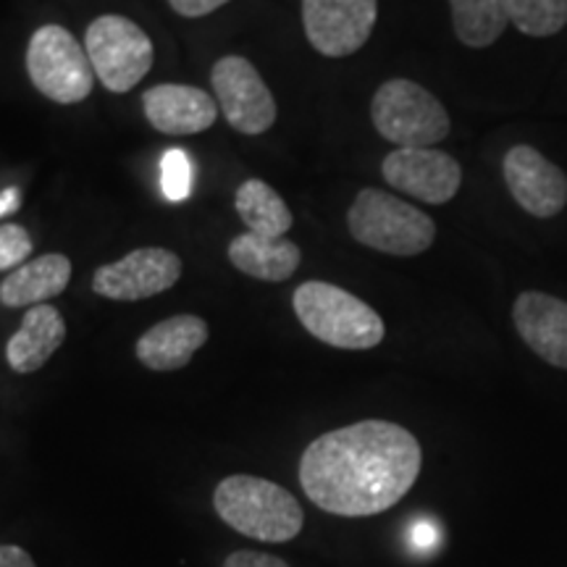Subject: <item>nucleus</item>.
Wrapping results in <instances>:
<instances>
[{
	"label": "nucleus",
	"mask_w": 567,
	"mask_h": 567,
	"mask_svg": "<svg viewBox=\"0 0 567 567\" xmlns=\"http://www.w3.org/2000/svg\"><path fill=\"white\" fill-rule=\"evenodd\" d=\"M237 213L243 218L245 229L260 237L281 239L292 229V210L284 203V197L276 193L271 184L260 179H247L237 189Z\"/></svg>",
	"instance_id": "obj_19"
},
{
	"label": "nucleus",
	"mask_w": 567,
	"mask_h": 567,
	"mask_svg": "<svg viewBox=\"0 0 567 567\" xmlns=\"http://www.w3.org/2000/svg\"><path fill=\"white\" fill-rule=\"evenodd\" d=\"M292 308L302 329L337 350H373L384 342L386 326L371 305L326 281L295 289Z\"/></svg>",
	"instance_id": "obj_3"
},
{
	"label": "nucleus",
	"mask_w": 567,
	"mask_h": 567,
	"mask_svg": "<svg viewBox=\"0 0 567 567\" xmlns=\"http://www.w3.org/2000/svg\"><path fill=\"white\" fill-rule=\"evenodd\" d=\"M224 567H289L281 557L266 555V551L255 549H239L234 555L226 557Z\"/></svg>",
	"instance_id": "obj_24"
},
{
	"label": "nucleus",
	"mask_w": 567,
	"mask_h": 567,
	"mask_svg": "<svg viewBox=\"0 0 567 567\" xmlns=\"http://www.w3.org/2000/svg\"><path fill=\"white\" fill-rule=\"evenodd\" d=\"M84 51L90 55L92 71L111 92H130L145 80L153 69V40L118 13L97 17L84 34Z\"/></svg>",
	"instance_id": "obj_7"
},
{
	"label": "nucleus",
	"mask_w": 567,
	"mask_h": 567,
	"mask_svg": "<svg viewBox=\"0 0 567 567\" xmlns=\"http://www.w3.org/2000/svg\"><path fill=\"white\" fill-rule=\"evenodd\" d=\"M27 74L48 101L59 105L82 103L95 84L87 51L59 24H45L32 34L27 48Z\"/></svg>",
	"instance_id": "obj_6"
},
{
	"label": "nucleus",
	"mask_w": 567,
	"mask_h": 567,
	"mask_svg": "<svg viewBox=\"0 0 567 567\" xmlns=\"http://www.w3.org/2000/svg\"><path fill=\"white\" fill-rule=\"evenodd\" d=\"M0 567H38L30 551L17 547V544H0Z\"/></svg>",
	"instance_id": "obj_27"
},
{
	"label": "nucleus",
	"mask_w": 567,
	"mask_h": 567,
	"mask_svg": "<svg viewBox=\"0 0 567 567\" xmlns=\"http://www.w3.org/2000/svg\"><path fill=\"white\" fill-rule=\"evenodd\" d=\"M517 334L544 363L567 371V302L547 292H523L513 305Z\"/></svg>",
	"instance_id": "obj_14"
},
{
	"label": "nucleus",
	"mask_w": 567,
	"mask_h": 567,
	"mask_svg": "<svg viewBox=\"0 0 567 567\" xmlns=\"http://www.w3.org/2000/svg\"><path fill=\"white\" fill-rule=\"evenodd\" d=\"M381 174L394 189L429 205H444L460 193L463 168L436 147H396L381 163Z\"/></svg>",
	"instance_id": "obj_11"
},
{
	"label": "nucleus",
	"mask_w": 567,
	"mask_h": 567,
	"mask_svg": "<svg viewBox=\"0 0 567 567\" xmlns=\"http://www.w3.org/2000/svg\"><path fill=\"white\" fill-rule=\"evenodd\" d=\"M423 465L417 439L392 421H360L318 436L300 460L302 492L323 513H386L415 486Z\"/></svg>",
	"instance_id": "obj_1"
},
{
	"label": "nucleus",
	"mask_w": 567,
	"mask_h": 567,
	"mask_svg": "<svg viewBox=\"0 0 567 567\" xmlns=\"http://www.w3.org/2000/svg\"><path fill=\"white\" fill-rule=\"evenodd\" d=\"M229 260L239 274L252 276L260 281H287L300 268L302 252L287 237H260V234L245 231L231 239Z\"/></svg>",
	"instance_id": "obj_18"
},
{
	"label": "nucleus",
	"mask_w": 567,
	"mask_h": 567,
	"mask_svg": "<svg viewBox=\"0 0 567 567\" xmlns=\"http://www.w3.org/2000/svg\"><path fill=\"white\" fill-rule=\"evenodd\" d=\"M218 111L231 130L247 137L266 134L276 124V101L258 69L243 55H224L210 71Z\"/></svg>",
	"instance_id": "obj_8"
},
{
	"label": "nucleus",
	"mask_w": 567,
	"mask_h": 567,
	"mask_svg": "<svg viewBox=\"0 0 567 567\" xmlns=\"http://www.w3.org/2000/svg\"><path fill=\"white\" fill-rule=\"evenodd\" d=\"M142 111L153 130L168 137L200 134L218 118L216 97L189 84H155L142 95Z\"/></svg>",
	"instance_id": "obj_13"
},
{
	"label": "nucleus",
	"mask_w": 567,
	"mask_h": 567,
	"mask_svg": "<svg viewBox=\"0 0 567 567\" xmlns=\"http://www.w3.org/2000/svg\"><path fill=\"white\" fill-rule=\"evenodd\" d=\"M193 161L189 155L179 151V147H172V151L163 153L161 158V189L163 197L168 203H184L193 193Z\"/></svg>",
	"instance_id": "obj_22"
},
{
	"label": "nucleus",
	"mask_w": 567,
	"mask_h": 567,
	"mask_svg": "<svg viewBox=\"0 0 567 567\" xmlns=\"http://www.w3.org/2000/svg\"><path fill=\"white\" fill-rule=\"evenodd\" d=\"M507 17L528 38H551L567 24V0H507Z\"/></svg>",
	"instance_id": "obj_21"
},
{
	"label": "nucleus",
	"mask_w": 567,
	"mask_h": 567,
	"mask_svg": "<svg viewBox=\"0 0 567 567\" xmlns=\"http://www.w3.org/2000/svg\"><path fill=\"white\" fill-rule=\"evenodd\" d=\"M410 542L415 544V549H434L439 544V528L429 520L415 523L413 530H410Z\"/></svg>",
	"instance_id": "obj_26"
},
{
	"label": "nucleus",
	"mask_w": 567,
	"mask_h": 567,
	"mask_svg": "<svg viewBox=\"0 0 567 567\" xmlns=\"http://www.w3.org/2000/svg\"><path fill=\"white\" fill-rule=\"evenodd\" d=\"M19 208H21V195L17 187H9L6 193H0V218L11 216V213H17Z\"/></svg>",
	"instance_id": "obj_28"
},
{
	"label": "nucleus",
	"mask_w": 567,
	"mask_h": 567,
	"mask_svg": "<svg viewBox=\"0 0 567 567\" xmlns=\"http://www.w3.org/2000/svg\"><path fill=\"white\" fill-rule=\"evenodd\" d=\"M347 229L354 243L396 258L421 255L436 239L434 218L375 187L360 189L354 197L347 213Z\"/></svg>",
	"instance_id": "obj_4"
},
{
	"label": "nucleus",
	"mask_w": 567,
	"mask_h": 567,
	"mask_svg": "<svg viewBox=\"0 0 567 567\" xmlns=\"http://www.w3.org/2000/svg\"><path fill=\"white\" fill-rule=\"evenodd\" d=\"M182 279L179 255L166 247H140L116 264L101 266L92 279V289L101 297L118 302H137L168 292Z\"/></svg>",
	"instance_id": "obj_10"
},
{
	"label": "nucleus",
	"mask_w": 567,
	"mask_h": 567,
	"mask_svg": "<svg viewBox=\"0 0 567 567\" xmlns=\"http://www.w3.org/2000/svg\"><path fill=\"white\" fill-rule=\"evenodd\" d=\"M452 27L467 48H488L509 24L507 0H450Z\"/></svg>",
	"instance_id": "obj_20"
},
{
	"label": "nucleus",
	"mask_w": 567,
	"mask_h": 567,
	"mask_svg": "<svg viewBox=\"0 0 567 567\" xmlns=\"http://www.w3.org/2000/svg\"><path fill=\"white\" fill-rule=\"evenodd\" d=\"M66 339V321L53 305H34L21 318L19 331L9 339L6 360L13 373L40 371Z\"/></svg>",
	"instance_id": "obj_16"
},
{
	"label": "nucleus",
	"mask_w": 567,
	"mask_h": 567,
	"mask_svg": "<svg viewBox=\"0 0 567 567\" xmlns=\"http://www.w3.org/2000/svg\"><path fill=\"white\" fill-rule=\"evenodd\" d=\"M71 281V260L66 255L48 252L30 264L13 268L0 284V302L6 308H34L59 297Z\"/></svg>",
	"instance_id": "obj_17"
},
{
	"label": "nucleus",
	"mask_w": 567,
	"mask_h": 567,
	"mask_svg": "<svg viewBox=\"0 0 567 567\" xmlns=\"http://www.w3.org/2000/svg\"><path fill=\"white\" fill-rule=\"evenodd\" d=\"M502 174L523 210L536 218H555L567 205V174L536 147L515 145L502 161Z\"/></svg>",
	"instance_id": "obj_12"
},
{
	"label": "nucleus",
	"mask_w": 567,
	"mask_h": 567,
	"mask_svg": "<svg viewBox=\"0 0 567 567\" xmlns=\"http://www.w3.org/2000/svg\"><path fill=\"white\" fill-rule=\"evenodd\" d=\"M205 342H208V323L200 316H172L140 337L137 358L151 371H182Z\"/></svg>",
	"instance_id": "obj_15"
},
{
	"label": "nucleus",
	"mask_w": 567,
	"mask_h": 567,
	"mask_svg": "<svg viewBox=\"0 0 567 567\" xmlns=\"http://www.w3.org/2000/svg\"><path fill=\"white\" fill-rule=\"evenodd\" d=\"M379 0H302V27L321 55L344 59L371 38Z\"/></svg>",
	"instance_id": "obj_9"
},
{
	"label": "nucleus",
	"mask_w": 567,
	"mask_h": 567,
	"mask_svg": "<svg viewBox=\"0 0 567 567\" xmlns=\"http://www.w3.org/2000/svg\"><path fill=\"white\" fill-rule=\"evenodd\" d=\"M371 122L396 147H434L452 130L442 101L413 80H389L375 90Z\"/></svg>",
	"instance_id": "obj_5"
},
{
	"label": "nucleus",
	"mask_w": 567,
	"mask_h": 567,
	"mask_svg": "<svg viewBox=\"0 0 567 567\" xmlns=\"http://www.w3.org/2000/svg\"><path fill=\"white\" fill-rule=\"evenodd\" d=\"M213 507L226 526L255 542L284 544L300 536L305 513L287 488L255 476H229L213 492Z\"/></svg>",
	"instance_id": "obj_2"
},
{
	"label": "nucleus",
	"mask_w": 567,
	"mask_h": 567,
	"mask_svg": "<svg viewBox=\"0 0 567 567\" xmlns=\"http://www.w3.org/2000/svg\"><path fill=\"white\" fill-rule=\"evenodd\" d=\"M168 3H172V9L179 13V17L200 19L208 17L213 11H218L221 6L229 3V0H168Z\"/></svg>",
	"instance_id": "obj_25"
},
{
	"label": "nucleus",
	"mask_w": 567,
	"mask_h": 567,
	"mask_svg": "<svg viewBox=\"0 0 567 567\" xmlns=\"http://www.w3.org/2000/svg\"><path fill=\"white\" fill-rule=\"evenodd\" d=\"M32 255V237L24 226L3 224L0 226V271L21 266Z\"/></svg>",
	"instance_id": "obj_23"
}]
</instances>
